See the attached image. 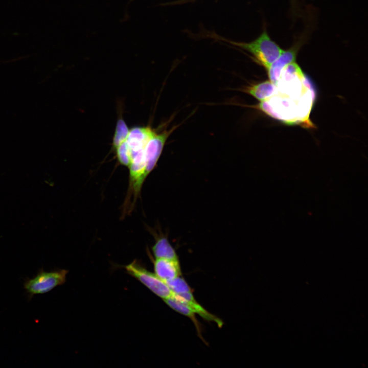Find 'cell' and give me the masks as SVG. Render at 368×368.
<instances>
[{
    "instance_id": "7",
    "label": "cell",
    "mask_w": 368,
    "mask_h": 368,
    "mask_svg": "<svg viewBox=\"0 0 368 368\" xmlns=\"http://www.w3.org/2000/svg\"><path fill=\"white\" fill-rule=\"evenodd\" d=\"M296 54L297 49L295 48L283 51L267 70L270 81L277 85L283 70L288 64L294 62Z\"/></svg>"
},
{
    "instance_id": "13",
    "label": "cell",
    "mask_w": 368,
    "mask_h": 368,
    "mask_svg": "<svg viewBox=\"0 0 368 368\" xmlns=\"http://www.w3.org/2000/svg\"><path fill=\"white\" fill-rule=\"evenodd\" d=\"M170 290L176 294L192 291L186 280L180 276L166 282Z\"/></svg>"
},
{
    "instance_id": "1",
    "label": "cell",
    "mask_w": 368,
    "mask_h": 368,
    "mask_svg": "<svg viewBox=\"0 0 368 368\" xmlns=\"http://www.w3.org/2000/svg\"><path fill=\"white\" fill-rule=\"evenodd\" d=\"M250 53L266 70L284 50L264 31L256 39L248 43H234Z\"/></svg>"
},
{
    "instance_id": "14",
    "label": "cell",
    "mask_w": 368,
    "mask_h": 368,
    "mask_svg": "<svg viewBox=\"0 0 368 368\" xmlns=\"http://www.w3.org/2000/svg\"><path fill=\"white\" fill-rule=\"evenodd\" d=\"M119 163L128 167L131 162V155L126 141L114 149Z\"/></svg>"
},
{
    "instance_id": "3",
    "label": "cell",
    "mask_w": 368,
    "mask_h": 368,
    "mask_svg": "<svg viewBox=\"0 0 368 368\" xmlns=\"http://www.w3.org/2000/svg\"><path fill=\"white\" fill-rule=\"evenodd\" d=\"M125 267L128 274L139 280L158 296L163 300L173 296L174 293L165 282L154 273L147 270L136 261H133Z\"/></svg>"
},
{
    "instance_id": "10",
    "label": "cell",
    "mask_w": 368,
    "mask_h": 368,
    "mask_svg": "<svg viewBox=\"0 0 368 368\" xmlns=\"http://www.w3.org/2000/svg\"><path fill=\"white\" fill-rule=\"evenodd\" d=\"M152 251L156 259L178 260L175 249L165 237L157 239L152 247Z\"/></svg>"
},
{
    "instance_id": "4",
    "label": "cell",
    "mask_w": 368,
    "mask_h": 368,
    "mask_svg": "<svg viewBox=\"0 0 368 368\" xmlns=\"http://www.w3.org/2000/svg\"><path fill=\"white\" fill-rule=\"evenodd\" d=\"M164 131L159 133L156 132L151 137L145 148L146 171L147 175L154 168L163 151L166 141L173 131Z\"/></svg>"
},
{
    "instance_id": "5",
    "label": "cell",
    "mask_w": 368,
    "mask_h": 368,
    "mask_svg": "<svg viewBox=\"0 0 368 368\" xmlns=\"http://www.w3.org/2000/svg\"><path fill=\"white\" fill-rule=\"evenodd\" d=\"M155 131L150 127L136 126L129 130L126 142L132 156L145 148Z\"/></svg>"
},
{
    "instance_id": "6",
    "label": "cell",
    "mask_w": 368,
    "mask_h": 368,
    "mask_svg": "<svg viewBox=\"0 0 368 368\" xmlns=\"http://www.w3.org/2000/svg\"><path fill=\"white\" fill-rule=\"evenodd\" d=\"M154 270V273L165 282L181 274L179 260L155 259Z\"/></svg>"
},
{
    "instance_id": "12",
    "label": "cell",
    "mask_w": 368,
    "mask_h": 368,
    "mask_svg": "<svg viewBox=\"0 0 368 368\" xmlns=\"http://www.w3.org/2000/svg\"><path fill=\"white\" fill-rule=\"evenodd\" d=\"M129 130L124 119L122 118H119L117 122L112 140V144L114 150L126 140Z\"/></svg>"
},
{
    "instance_id": "11",
    "label": "cell",
    "mask_w": 368,
    "mask_h": 368,
    "mask_svg": "<svg viewBox=\"0 0 368 368\" xmlns=\"http://www.w3.org/2000/svg\"><path fill=\"white\" fill-rule=\"evenodd\" d=\"M165 303L174 311L185 315L192 320L198 327L195 311L186 303L172 297L163 300Z\"/></svg>"
},
{
    "instance_id": "2",
    "label": "cell",
    "mask_w": 368,
    "mask_h": 368,
    "mask_svg": "<svg viewBox=\"0 0 368 368\" xmlns=\"http://www.w3.org/2000/svg\"><path fill=\"white\" fill-rule=\"evenodd\" d=\"M68 270L58 269L51 271L40 269L37 274L31 279L27 278L24 288L31 300L36 294L50 292L52 289L65 283Z\"/></svg>"
},
{
    "instance_id": "9",
    "label": "cell",
    "mask_w": 368,
    "mask_h": 368,
    "mask_svg": "<svg viewBox=\"0 0 368 368\" xmlns=\"http://www.w3.org/2000/svg\"><path fill=\"white\" fill-rule=\"evenodd\" d=\"M246 91L258 100L263 102L276 94L277 86L270 80L265 81L247 87Z\"/></svg>"
},
{
    "instance_id": "8",
    "label": "cell",
    "mask_w": 368,
    "mask_h": 368,
    "mask_svg": "<svg viewBox=\"0 0 368 368\" xmlns=\"http://www.w3.org/2000/svg\"><path fill=\"white\" fill-rule=\"evenodd\" d=\"M177 295L179 296L178 301L187 304L196 314L208 321L214 322L219 327L222 326L223 323L221 319L211 313L199 304L195 300L192 291Z\"/></svg>"
}]
</instances>
